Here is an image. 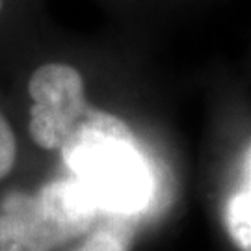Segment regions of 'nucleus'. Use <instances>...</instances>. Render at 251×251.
Segmentation results:
<instances>
[{
  "label": "nucleus",
  "instance_id": "1",
  "mask_svg": "<svg viewBox=\"0 0 251 251\" xmlns=\"http://www.w3.org/2000/svg\"><path fill=\"white\" fill-rule=\"evenodd\" d=\"M60 151L97 206L138 210L149 199V170L130 126L114 114L95 108L90 121Z\"/></svg>",
  "mask_w": 251,
  "mask_h": 251
},
{
  "label": "nucleus",
  "instance_id": "2",
  "mask_svg": "<svg viewBox=\"0 0 251 251\" xmlns=\"http://www.w3.org/2000/svg\"><path fill=\"white\" fill-rule=\"evenodd\" d=\"M97 205L78 180L13 192L0 206V251H52L88 229Z\"/></svg>",
  "mask_w": 251,
  "mask_h": 251
},
{
  "label": "nucleus",
  "instance_id": "3",
  "mask_svg": "<svg viewBox=\"0 0 251 251\" xmlns=\"http://www.w3.org/2000/svg\"><path fill=\"white\" fill-rule=\"evenodd\" d=\"M28 93L32 97L28 132L47 151H60L95 112L86 100L82 75L69 63L39 65L30 76Z\"/></svg>",
  "mask_w": 251,
  "mask_h": 251
},
{
  "label": "nucleus",
  "instance_id": "4",
  "mask_svg": "<svg viewBox=\"0 0 251 251\" xmlns=\"http://www.w3.org/2000/svg\"><path fill=\"white\" fill-rule=\"evenodd\" d=\"M224 222L234 246L251 251V144L244 156L240 184L225 203Z\"/></svg>",
  "mask_w": 251,
  "mask_h": 251
},
{
  "label": "nucleus",
  "instance_id": "5",
  "mask_svg": "<svg viewBox=\"0 0 251 251\" xmlns=\"http://www.w3.org/2000/svg\"><path fill=\"white\" fill-rule=\"evenodd\" d=\"M17 158V140L8 119L0 112V179L9 175Z\"/></svg>",
  "mask_w": 251,
  "mask_h": 251
},
{
  "label": "nucleus",
  "instance_id": "6",
  "mask_svg": "<svg viewBox=\"0 0 251 251\" xmlns=\"http://www.w3.org/2000/svg\"><path fill=\"white\" fill-rule=\"evenodd\" d=\"M73 251H125V244L121 242V238L116 236L112 231L100 229L90 234L84 242Z\"/></svg>",
  "mask_w": 251,
  "mask_h": 251
},
{
  "label": "nucleus",
  "instance_id": "7",
  "mask_svg": "<svg viewBox=\"0 0 251 251\" xmlns=\"http://www.w3.org/2000/svg\"><path fill=\"white\" fill-rule=\"evenodd\" d=\"M2 8H4V0H0V11H2Z\"/></svg>",
  "mask_w": 251,
  "mask_h": 251
}]
</instances>
